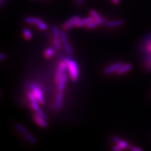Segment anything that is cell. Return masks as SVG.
Masks as SVG:
<instances>
[{"mask_svg": "<svg viewBox=\"0 0 151 151\" xmlns=\"http://www.w3.org/2000/svg\"><path fill=\"white\" fill-rule=\"evenodd\" d=\"M123 65H124V64L122 63H116L115 64H113L104 69L103 73L105 75H110L111 74L117 72L118 70H119Z\"/></svg>", "mask_w": 151, "mask_h": 151, "instance_id": "8", "label": "cell"}, {"mask_svg": "<svg viewBox=\"0 0 151 151\" xmlns=\"http://www.w3.org/2000/svg\"><path fill=\"white\" fill-rule=\"evenodd\" d=\"M80 18H80L78 15H74L71 18H69L67 21L63 23V30H64L65 31H68V30H70V29H72L73 27L76 26L77 23L79 20Z\"/></svg>", "mask_w": 151, "mask_h": 151, "instance_id": "7", "label": "cell"}, {"mask_svg": "<svg viewBox=\"0 0 151 151\" xmlns=\"http://www.w3.org/2000/svg\"><path fill=\"white\" fill-rule=\"evenodd\" d=\"M116 144L119 145L123 150L126 149H130L131 147V145L128 142H126L125 140H122V139Z\"/></svg>", "mask_w": 151, "mask_h": 151, "instance_id": "19", "label": "cell"}, {"mask_svg": "<svg viewBox=\"0 0 151 151\" xmlns=\"http://www.w3.org/2000/svg\"><path fill=\"white\" fill-rule=\"evenodd\" d=\"M130 151H144L142 149H141L138 147H135V146H133V147H131L130 148Z\"/></svg>", "mask_w": 151, "mask_h": 151, "instance_id": "25", "label": "cell"}, {"mask_svg": "<svg viewBox=\"0 0 151 151\" xmlns=\"http://www.w3.org/2000/svg\"><path fill=\"white\" fill-rule=\"evenodd\" d=\"M84 2V0H76V3L78 6H81Z\"/></svg>", "mask_w": 151, "mask_h": 151, "instance_id": "26", "label": "cell"}, {"mask_svg": "<svg viewBox=\"0 0 151 151\" xmlns=\"http://www.w3.org/2000/svg\"><path fill=\"white\" fill-rule=\"evenodd\" d=\"M33 120L39 127L43 129H47L48 127V124L47 122V120L44 119V118L41 117L37 113L33 115Z\"/></svg>", "mask_w": 151, "mask_h": 151, "instance_id": "10", "label": "cell"}, {"mask_svg": "<svg viewBox=\"0 0 151 151\" xmlns=\"http://www.w3.org/2000/svg\"><path fill=\"white\" fill-rule=\"evenodd\" d=\"M132 69V64L128 63L126 64H124L119 70H118L116 73L119 75L124 74L127 73H128L129 71H130Z\"/></svg>", "mask_w": 151, "mask_h": 151, "instance_id": "15", "label": "cell"}, {"mask_svg": "<svg viewBox=\"0 0 151 151\" xmlns=\"http://www.w3.org/2000/svg\"><path fill=\"white\" fill-rule=\"evenodd\" d=\"M25 22L28 24L36 25L40 30L42 31L47 30L48 28L47 24L40 18L34 17H27L25 18Z\"/></svg>", "mask_w": 151, "mask_h": 151, "instance_id": "2", "label": "cell"}, {"mask_svg": "<svg viewBox=\"0 0 151 151\" xmlns=\"http://www.w3.org/2000/svg\"><path fill=\"white\" fill-rule=\"evenodd\" d=\"M147 50L149 52H151V42H150L149 45H147Z\"/></svg>", "mask_w": 151, "mask_h": 151, "instance_id": "29", "label": "cell"}, {"mask_svg": "<svg viewBox=\"0 0 151 151\" xmlns=\"http://www.w3.org/2000/svg\"><path fill=\"white\" fill-rule=\"evenodd\" d=\"M68 81V76L67 74H64L63 76V77L60 78L59 80V81L58 83V91H61V92H64L65 90V88L66 86V83H67Z\"/></svg>", "mask_w": 151, "mask_h": 151, "instance_id": "13", "label": "cell"}, {"mask_svg": "<svg viewBox=\"0 0 151 151\" xmlns=\"http://www.w3.org/2000/svg\"><path fill=\"white\" fill-rule=\"evenodd\" d=\"M15 127H16L17 129L19 132H20V133H22V134H23L24 135L28 132L27 129H26L25 127L24 126H23L22 124H17L16 125H15Z\"/></svg>", "mask_w": 151, "mask_h": 151, "instance_id": "21", "label": "cell"}, {"mask_svg": "<svg viewBox=\"0 0 151 151\" xmlns=\"http://www.w3.org/2000/svg\"><path fill=\"white\" fill-rule=\"evenodd\" d=\"M111 150H112V151H122V150H123V149L120 147V146H119V145L117 144V145H115L114 147H113L112 148Z\"/></svg>", "mask_w": 151, "mask_h": 151, "instance_id": "24", "label": "cell"}, {"mask_svg": "<svg viewBox=\"0 0 151 151\" xmlns=\"http://www.w3.org/2000/svg\"><path fill=\"white\" fill-rule=\"evenodd\" d=\"M60 30L59 27L57 25H54L52 29V36H53V40L55 49L58 50L61 49L62 47V42H61L60 36Z\"/></svg>", "mask_w": 151, "mask_h": 151, "instance_id": "3", "label": "cell"}, {"mask_svg": "<svg viewBox=\"0 0 151 151\" xmlns=\"http://www.w3.org/2000/svg\"><path fill=\"white\" fill-rule=\"evenodd\" d=\"M55 49L53 48V47H48V48H47L44 51V57L47 59H50L52 57H53V55L55 54Z\"/></svg>", "mask_w": 151, "mask_h": 151, "instance_id": "16", "label": "cell"}, {"mask_svg": "<svg viewBox=\"0 0 151 151\" xmlns=\"http://www.w3.org/2000/svg\"><path fill=\"white\" fill-rule=\"evenodd\" d=\"M26 139L30 142L32 144H36L37 142V139H35V137L32 134L28 133V132H27V133L25 135Z\"/></svg>", "mask_w": 151, "mask_h": 151, "instance_id": "18", "label": "cell"}, {"mask_svg": "<svg viewBox=\"0 0 151 151\" xmlns=\"http://www.w3.org/2000/svg\"><path fill=\"white\" fill-rule=\"evenodd\" d=\"M64 100V93L63 92L58 91L56 94L55 101V109L56 111H60L62 109Z\"/></svg>", "mask_w": 151, "mask_h": 151, "instance_id": "9", "label": "cell"}, {"mask_svg": "<svg viewBox=\"0 0 151 151\" xmlns=\"http://www.w3.org/2000/svg\"><path fill=\"white\" fill-rule=\"evenodd\" d=\"M111 1L115 4H119L120 2V0H111Z\"/></svg>", "mask_w": 151, "mask_h": 151, "instance_id": "28", "label": "cell"}, {"mask_svg": "<svg viewBox=\"0 0 151 151\" xmlns=\"http://www.w3.org/2000/svg\"><path fill=\"white\" fill-rule=\"evenodd\" d=\"M66 70H68V65L65 60H64L60 61L58 64L55 76V81L56 83H58L59 81V80L63 77V76L64 74V73L65 72Z\"/></svg>", "mask_w": 151, "mask_h": 151, "instance_id": "5", "label": "cell"}, {"mask_svg": "<svg viewBox=\"0 0 151 151\" xmlns=\"http://www.w3.org/2000/svg\"><path fill=\"white\" fill-rule=\"evenodd\" d=\"M27 96H28V98H29L30 101H31V103H39V101H38V100H37V98L35 96V94L32 91L28 93Z\"/></svg>", "mask_w": 151, "mask_h": 151, "instance_id": "20", "label": "cell"}, {"mask_svg": "<svg viewBox=\"0 0 151 151\" xmlns=\"http://www.w3.org/2000/svg\"><path fill=\"white\" fill-rule=\"evenodd\" d=\"M6 55L4 54L1 53V54H0V59H1V60H4V59H6Z\"/></svg>", "mask_w": 151, "mask_h": 151, "instance_id": "27", "label": "cell"}, {"mask_svg": "<svg viewBox=\"0 0 151 151\" xmlns=\"http://www.w3.org/2000/svg\"><path fill=\"white\" fill-rule=\"evenodd\" d=\"M30 88L32 91L35 94V96L37 98L38 101H39L40 104H44L45 102V99L44 97V94L43 93H42V90L39 87L38 85L34 83V82H32L30 83Z\"/></svg>", "mask_w": 151, "mask_h": 151, "instance_id": "6", "label": "cell"}, {"mask_svg": "<svg viewBox=\"0 0 151 151\" xmlns=\"http://www.w3.org/2000/svg\"><path fill=\"white\" fill-rule=\"evenodd\" d=\"M106 18L104 17H101L100 19H97V20H93L86 27L87 28V29L91 30V29H93V28H96L98 26H100L103 23H106Z\"/></svg>", "mask_w": 151, "mask_h": 151, "instance_id": "11", "label": "cell"}, {"mask_svg": "<svg viewBox=\"0 0 151 151\" xmlns=\"http://www.w3.org/2000/svg\"><path fill=\"white\" fill-rule=\"evenodd\" d=\"M124 25V21L121 19H117V20H113L107 21L105 23V25L108 28H115L123 26Z\"/></svg>", "mask_w": 151, "mask_h": 151, "instance_id": "12", "label": "cell"}, {"mask_svg": "<svg viewBox=\"0 0 151 151\" xmlns=\"http://www.w3.org/2000/svg\"><path fill=\"white\" fill-rule=\"evenodd\" d=\"M23 37H24L27 40H30L32 39V37H33L31 30L28 28H23Z\"/></svg>", "mask_w": 151, "mask_h": 151, "instance_id": "17", "label": "cell"}, {"mask_svg": "<svg viewBox=\"0 0 151 151\" xmlns=\"http://www.w3.org/2000/svg\"><path fill=\"white\" fill-rule=\"evenodd\" d=\"M94 19L91 16L85 17L83 18H80L78 22L76 27L81 28L83 27H86L89 23H90Z\"/></svg>", "mask_w": 151, "mask_h": 151, "instance_id": "14", "label": "cell"}, {"mask_svg": "<svg viewBox=\"0 0 151 151\" xmlns=\"http://www.w3.org/2000/svg\"><path fill=\"white\" fill-rule=\"evenodd\" d=\"M65 60L68 65V70L70 78L73 82H77L79 79V71L78 64L70 58H66Z\"/></svg>", "mask_w": 151, "mask_h": 151, "instance_id": "1", "label": "cell"}, {"mask_svg": "<svg viewBox=\"0 0 151 151\" xmlns=\"http://www.w3.org/2000/svg\"><path fill=\"white\" fill-rule=\"evenodd\" d=\"M121 140L122 139L120 138H119V137H116V136H113L111 137V140L113 142H115L116 144L119 143Z\"/></svg>", "mask_w": 151, "mask_h": 151, "instance_id": "23", "label": "cell"}, {"mask_svg": "<svg viewBox=\"0 0 151 151\" xmlns=\"http://www.w3.org/2000/svg\"><path fill=\"white\" fill-rule=\"evenodd\" d=\"M89 14H90L91 17L94 19V20L100 19L101 17L99 15V13L96 10H94V9H91V10L89 12Z\"/></svg>", "mask_w": 151, "mask_h": 151, "instance_id": "22", "label": "cell"}, {"mask_svg": "<svg viewBox=\"0 0 151 151\" xmlns=\"http://www.w3.org/2000/svg\"><path fill=\"white\" fill-rule=\"evenodd\" d=\"M60 36L61 42H62V44L65 49V52L68 55H71L73 52V50L71 45H70L69 43L68 36L66 35L64 30L60 31Z\"/></svg>", "mask_w": 151, "mask_h": 151, "instance_id": "4", "label": "cell"}]
</instances>
